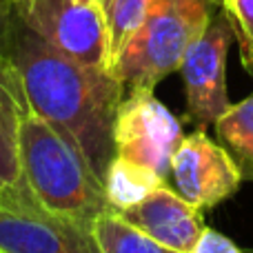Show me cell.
<instances>
[{"mask_svg": "<svg viewBox=\"0 0 253 253\" xmlns=\"http://www.w3.org/2000/svg\"><path fill=\"white\" fill-rule=\"evenodd\" d=\"M4 187H7V184H4L2 180H0V193H2V189H4Z\"/></svg>", "mask_w": 253, "mask_h": 253, "instance_id": "cell-17", "label": "cell"}, {"mask_svg": "<svg viewBox=\"0 0 253 253\" xmlns=\"http://www.w3.org/2000/svg\"><path fill=\"white\" fill-rule=\"evenodd\" d=\"M0 253H4V251H0Z\"/></svg>", "mask_w": 253, "mask_h": 253, "instance_id": "cell-19", "label": "cell"}, {"mask_svg": "<svg viewBox=\"0 0 253 253\" xmlns=\"http://www.w3.org/2000/svg\"><path fill=\"white\" fill-rule=\"evenodd\" d=\"M93 2H96V4H98V0H93Z\"/></svg>", "mask_w": 253, "mask_h": 253, "instance_id": "cell-18", "label": "cell"}, {"mask_svg": "<svg viewBox=\"0 0 253 253\" xmlns=\"http://www.w3.org/2000/svg\"><path fill=\"white\" fill-rule=\"evenodd\" d=\"M20 167L22 182L49 215L89 231L93 220L109 209L102 180L31 102L20 120Z\"/></svg>", "mask_w": 253, "mask_h": 253, "instance_id": "cell-2", "label": "cell"}, {"mask_svg": "<svg viewBox=\"0 0 253 253\" xmlns=\"http://www.w3.org/2000/svg\"><path fill=\"white\" fill-rule=\"evenodd\" d=\"M29 105L16 67L0 53V180L7 187L22 184L20 120Z\"/></svg>", "mask_w": 253, "mask_h": 253, "instance_id": "cell-10", "label": "cell"}, {"mask_svg": "<svg viewBox=\"0 0 253 253\" xmlns=\"http://www.w3.org/2000/svg\"><path fill=\"white\" fill-rule=\"evenodd\" d=\"M167 180L160 178L156 171L131 162L126 158L114 156L105 173V198L109 209L123 213L125 209L138 205L149 196L156 187L165 184Z\"/></svg>", "mask_w": 253, "mask_h": 253, "instance_id": "cell-11", "label": "cell"}, {"mask_svg": "<svg viewBox=\"0 0 253 253\" xmlns=\"http://www.w3.org/2000/svg\"><path fill=\"white\" fill-rule=\"evenodd\" d=\"M233 40L231 22L218 7L207 29L189 44L180 62L187 118L198 126H211L231 105L227 91V56Z\"/></svg>", "mask_w": 253, "mask_h": 253, "instance_id": "cell-6", "label": "cell"}, {"mask_svg": "<svg viewBox=\"0 0 253 253\" xmlns=\"http://www.w3.org/2000/svg\"><path fill=\"white\" fill-rule=\"evenodd\" d=\"M211 126L215 140L236 162L242 180H253V93L238 105H229Z\"/></svg>", "mask_w": 253, "mask_h": 253, "instance_id": "cell-12", "label": "cell"}, {"mask_svg": "<svg viewBox=\"0 0 253 253\" xmlns=\"http://www.w3.org/2000/svg\"><path fill=\"white\" fill-rule=\"evenodd\" d=\"M0 251L100 253L87 229L40 209L27 184L4 187L0 193Z\"/></svg>", "mask_w": 253, "mask_h": 253, "instance_id": "cell-7", "label": "cell"}, {"mask_svg": "<svg viewBox=\"0 0 253 253\" xmlns=\"http://www.w3.org/2000/svg\"><path fill=\"white\" fill-rule=\"evenodd\" d=\"M233 27L240 47V62L253 76V0H218Z\"/></svg>", "mask_w": 253, "mask_h": 253, "instance_id": "cell-15", "label": "cell"}, {"mask_svg": "<svg viewBox=\"0 0 253 253\" xmlns=\"http://www.w3.org/2000/svg\"><path fill=\"white\" fill-rule=\"evenodd\" d=\"M120 215L149 238L178 253H193L207 227L202 209L184 200L175 189L167 187V182Z\"/></svg>", "mask_w": 253, "mask_h": 253, "instance_id": "cell-9", "label": "cell"}, {"mask_svg": "<svg viewBox=\"0 0 253 253\" xmlns=\"http://www.w3.org/2000/svg\"><path fill=\"white\" fill-rule=\"evenodd\" d=\"M173 187L198 209H213L238 193L242 175L218 140L209 138L205 126L184 135L171 158Z\"/></svg>", "mask_w": 253, "mask_h": 253, "instance_id": "cell-8", "label": "cell"}, {"mask_svg": "<svg viewBox=\"0 0 253 253\" xmlns=\"http://www.w3.org/2000/svg\"><path fill=\"white\" fill-rule=\"evenodd\" d=\"M182 138L180 120L158 100L153 89H135L123 96L114 120L116 156L138 162L167 180Z\"/></svg>", "mask_w": 253, "mask_h": 253, "instance_id": "cell-5", "label": "cell"}, {"mask_svg": "<svg viewBox=\"0 0 253 253\" xmlns=\"http://www.w3.org/2000/svg\"><path fill=\"white\" fill-rule=\"evenodd\" d=\"M40 38L74 60L107 69V36L93 0H4Z\"/></svg>", "mask_w": 253, "mask_h": 253, "instance_id": "cell-4", "label": "cell"}, {"mask_svg": "<svg viewBox=\"0 0 253 253\" xmlns=\"http://www.w3.org/2000/svg\"><path fill=\"white\" fill-rule=\"evenodd\" d=\"M0 53L16 67L34 109L80 151L105 184L123 87L114 74L62 53L0 0Z\"/></svg>", "mask_w": 253, "mask_h": 253, "instance_id": "cell-1", "label": "cell"}, {"mask_svg": "<svg viewBox=\"0 0 253 253\" xmlns=\"http://www.w3.org/2000/svg\"><path fill=\"white\" fill-rule=\"evenodd\" d=\"M89 233L100 253H178L149 238L114 209L102 211L91 222Z\"/></svg>", "mask_w": 253, "mask_h": 253, "instance_id": "cell-13", "label": "cell"}, {"mask_svg": "<svg viewBox=\"0 0 253 253\" xmlns=\"http://www.w3.org/2000/svg\"><path fill=\"white\" fill-rule=\"evenodd\" d=\"M153 0H98L107 36V69H114L120 53L144 22Z\"/></svg>", "mask_w": 253, "mask_h": 253, "instance_id": "cell-14", "label": "cell"}, {"mask_svg": "<svg viewBox=\"0 0 253 253\" xmlns=\"http://www.w3.org/2000/svg\"><path fill=\"white\" fill-rule=\"evenodd\" d=\"M193 253H245V251H242L231 238L224 236V233L205 227V231H202Z\"/></svg>", "mask_w": 253, "mask_h": 253, "instance_id": "cell-16", "label": "cell"}, {"mask_svg": "<svg viewBox=\"0 0 253 253\" xmlns=\"http://www.w3.org/2000/svg\"><path fill=\"white\" fill-rule=\"evenodd\" d=\"M218 7V0H153L111 69L123 96L135 89H156L160 80L178 71L189 44L207 29Z\"/></svg>", "mask_w": 253, "mask_h": 253, "instance_id": "cell-3", "label": "cell"}]
</instances>
